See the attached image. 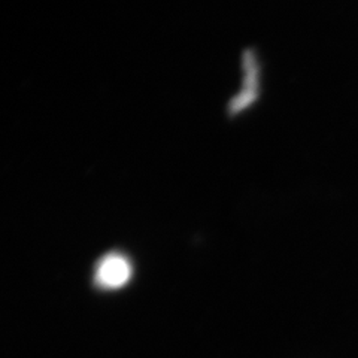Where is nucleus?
<instances>
[{"instance_id": "f257e3e1", "label": "nucleus", "mask_w": 358, "mask_h": 358, "mask_svg": "<svg viewBox=\"0 0 358 358\" xmlns=\"http://www.w3.org/2000/svg\"><path fill=\"white\" fill-rule=\"evenodd\" d=\"M242 87L234 94V97L229 103V114L231 117L242 114L243 110L250 109L255 100L260 96V81H262V72H260V62L254 50H246L242 55Z\"/></svg>"}, {"instance_id": "f03ea898", "label": "nucleus", "mask_w": 358, "mask_h": 358, "mask_svg": "<svg viewBox=\"0 0 358 358\" xmlns=\"http://www.w3.org/2000/svg\"><path fill=\"white\" fill-rule=\"evenodd\" d=\"M133 275V266L129 257L118 251L105 254L94 268V282L99 288L117 289L124 287Z\"/></svg>"}]
</instances>
